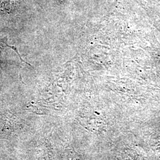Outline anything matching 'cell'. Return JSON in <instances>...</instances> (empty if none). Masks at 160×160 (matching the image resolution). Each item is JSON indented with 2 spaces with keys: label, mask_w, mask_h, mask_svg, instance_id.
Returning a JSON list of instances; mask_svg holds the SVG:
<instances>
[{
  "label": "cell",
  "mask_w": 160,
  "mask_h": 160,
  "mask_svg": "<svg viewBox=\"0 0 160 160\" xmlns=\"http://www.w3.org/2000/svg\"><path fill=\"white\" fill-rule=\"evenodd\" d=\"M6 43V46H7V47H8V48H12V49L14 51L16 52V53H17V55H18V57H19V58H20V61H21V62H25V63H26V64H28V65H29V66H30L31 67H33L30 63H28V62H26V61H24V60H23L22 59V57H21V56L20 55V54H19V53H18V51H17V48L15 47V46H9V45H8L6 43Z\"/></svg>",
  "instance_id": "6da1fadb"
}]
</instances>
